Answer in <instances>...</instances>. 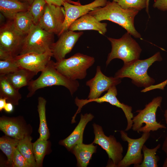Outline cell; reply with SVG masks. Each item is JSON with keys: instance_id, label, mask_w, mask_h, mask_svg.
<instances>
[{"instance_id": "d590c367", "label": "cell", "mask_w": 167, "mask_h": 167, "mask_svg": "<svg viewBox=\"0 0 167 167\" xmlns=\"http://www.w3.org/2000/svg\"><path fill=\"white\" fill-rule=\"evenodd\" d=\"M13 57H14L8 52L0 49V60H6Z\"/></svg>"}, {"instance_id": "5b68a950", "label": "cell", "mask_w": 167, "mask_h": 167, "mask_svg": "<svg viewBox=\"0 0 167 167\" xmlns=\"http://www.w3.org/2000/svg\"><path fill=\"white\" fill-rule=\"evenodd\" d=\"M95 62L94 57L78 53L55 62L57 69L69 79L76 80L86 77L88 69Z\"/></svg>"}, {"instance_id": "d6986e66", "label": "cell", "mask_w": 167, "mask_h": 167, "mask_svg": "<svg viewBox=\"0 0 167 167\" xmlns=\"http://www.w3.org/2000/svg\"><path fill=\"white\" fill-rule=\"evenodd\" d=\"M97 148V146H95L93 143L88 144L83 143L73 147L70 151L76 158L77 166L87 167L92 154L96 152Z\"/></svg>"}, {"instance_id": "484cf974", "label": "cell", "mask_w": 167, "mask_h": 167, "mask_svg": "<svg viewBox=\"0 0 167 167\" xmlns=\"http://www.w3.org/2000/svg\"><path fill=\"white\" fill-rule=\"evenodd\" d=\"M46 101L43 97L38 98V111L40 118V125L38 132L39 138L47 140L48 138L49 132L47 127L46 118L45 106Z\"/></svg>"}, {"instance_id": "5bb4252c", "label": "cell", "mask_w": 167, "mask_h": 167, "mask_svg": "<svg viewBox=\"0 0 167 167\" xmlns=\"http://www.w3.org/2000/svg\"><path fill=\"white\" fill-rule=\"evenodd\" d=\"M121 82V79L114 77H108L101 71L100 66H97L95 75L86 83L89 87L90 91L88 99H94L101 96L104 92L113 86H116Z\"/></svg>"}, {"instance_id": "9c48e42d", "label": "cell", "mask_w": 167, "mask_h": 167, "mask_svg": "<svg viewBox=\"0 0 167 167\" xmlns=\"http://www.w3.org/2000/svg\"><path fill=\"white\" fill-rule=\"evenodd\" d=\"M117 90L115 86L109 88L107 92L103 96L94 99H79L76 97L75 100V104L78 106V109L75 114L72 118L71 122H75V118L77 114L80 112L82 107L86 104L92 102L99 103L104 102L109 103L112 105L115 106L122 109L125 115L127 121V126L125 130L127 131L132 129L133 125L132 119L134 117L132 112V108L131 106L121 103L117 99Z\"/></svg>"}, {"instance_id": "60d3db41", "label": "cell", "mask_w": 167, "mask_h": 167, "mask_svg": "<svg viewBox=\"0 0 167 167\" xmlns=\"http://www.w3.org/2000/svg\"><path fill=\"white\" fill-rule=\"evenodd\" d=\"M164 116L165 118V122L167 125V109L165 111Z\"/></svg>"}, {"instance_id": "d4e9b609", "label": "cell", "mask_w": 167, "mask_h": 167, "mask_svg": "<svg viewBox=\"0 0 167 167\" xmlns=\"http://www.w3.org/2000/svg\"><path fill=\"white\" fill-rule=\"evenodd\" d=\"M32 138L27 135L19 140L17 148L32 167L37 166L35 159Z\"/></svg>"}, {"instance_id": "836d02e7", "label": "cell", "mask_w": 167, "mask_h": 167, "mask_svg": "<svg viewBox=\"0 0 167 167\" xmlns=\"http://www.w3.org/2000/svg\"><path fill=\"white\" fill-rule=\"evenodd\" d=\"M47 3L61 6L64 3L67 2L75 5H81L79 1H74L71 0H45Z\"/></svg>"}, {"instance_id": "f1b7e54d", "label": "cell", "mask_w": 167, "mask_h": 167, "mask_svg": "<svg viewBox=\"0 0 167 167\" xmlns=\"http://www.w3.org/2000/svg\"><path fill=\"white\" fill-rule=\"evenodd\" d=\"M47 4L45 0H34L28 10L31 15L33 24L37 25L42 16Z\"/></svg>"}, {"instance_id": "2e32d148", "label": "cell", "mask_w": 167, "mask_h": 167, "mask_svg": "<svg viewBox=\"0 0 167 167\" xmlns=\"http://www.w3.org/2000/svg\"><path fill=\"white\" fill-rule=\"evenodd\" d=\"M83 32H76L68 30L59 36L57 41L54 43L51 51L54 57L58 62L65 58L66 55L72 50Z\"/></svg>"}, {"instance_id": "b9f144b4", "label": "cell", "mask_w": 167, "mask_h": 167, "mask_svg": "<svg viewBox=\"0 0 167 167\" xmlns=\"http://www.w3.org/2000/svg\"><path fill=\"white\" fill-rule=\"evenodd\" d=\"M29 5H31L33 2L34 0H24Z\"/></svg>"}, {"instance_id": "8992f818", "label": "cell", "mask_w": 167, "mask_h": 167, "mask_svg": "<svg viewBox=\"0 0 167 167\" xmlns=\"http://www.w3.org/2000/svg\"><path fill=\"white\" fill-rule=\"evenodd\" d=\"M54 34L45 30L38 25L33 24L24 39L19 55L52 51L54 43Z\"/></svg>"}, {"instance_id": "44dd1931", "label": "cell", "mask_w": 167, "mask_h": 167, "mask_svg": "<svg viewBox=\"0 0 167 167\" xmlns=\"http://www.w3.org/2000/svg\"><path fill=\"white\" fill-rule=\"evenodd\" d=\"M37 74L26 69L20 67L15 72L5 75L8 81L16 89L28 86Z\"/></svg>"}, {"instance_id": "7a4b0ae2", "label": "cell", "mask_w": 167, "mask_h": 167, "mask_svg": "<svg viewBox=\"0 0 167 167\" xmlns=\"http://www.w3.org/2000/svg\"><path fill=\"white\" fill-rule=\"evenodd\" d=\"M55 62L50 60L36 79L32 80L28 86L27 97L32 96L41 88L53 86H62L67 88L72 95L79 86L78 81L70 79L60 72L55 66Z\"/></svg>"}, {"instance_id": "52a82bcc", "label": "cell", "mask_w": 167, "mask_h": 167, "mask_svg": "<svg viewBox=\"0 0 167 167\" xmlns=\"http://www.w3.org/2000/svg\"><path fill=\"white\" fill-rule=\"evenodd\" d=\"M162 100L161 96L155 97L146 104L144 109L136 111L138 113L132 119V129L133 131L143 133L166 128L164 125L158 122L156 120V112L158 107H161Z\"/></svg>"}, {"instance_id": "9a60e30c", "label": "cell", "mask_w": 167, "mask_h": 167, "mask_svg": "<svg viewBox=\"0 0 167 167\" xmlns=\"http://www.w3.org/2000/svg\"><path fill=\"white\" fill-rule=\"evenodd\" d=\"M52 57V53L50 51L42 54L32 53L18 55L14 58L20 67L37 74L45 69Z\"/></svg>"}, {"instance_id": "4dcf8cb0", "label": "cell", "mask_w": 167, "mask_h": 167, "mask_svg": "<svg viewBox=\"0 0 167 167\" xmlns=\"http://www.w3.org/2000/svg\"><path fill=\"white\" fill-rule=\"evenodd\" d=\"M20 67L14 57L0 60V75H5L13 72Z\"/></svg>"}, {"instance_id": "6da1fadb", "label": "cell", "mask_w": 167, "mask_h": 167, "mask_svg": "<svg viewBox=\"0 0 167 167\" xmlns=\"http://www.w3.org/2000/svg\"><path fill=\"white\" fill-rule=\"evenodd\" d=\"M139 11L134 8L123 9L117 2L109 1L105 6L96 7L88 13L99 21L108 20L118 24L135 38H140L134 24L135 17Z\"/></svg>"}, {"instance_id": "8d00e7d4", "label": "cell", "mask_w": 167, "mask_h": 167, "mask_svg": "<svg viewBox=\"0 0 167 167\" xmlns=\"http://www.w3.org/2000/svg\"><path fill=\"white\" fill-rule=\"evenodd\" d=\"M14 109L13 104L10 102H6L4 107V110L6 112L10 113L12 112Z\"/></svg>"}, {"instance_id": "83f0119b", "label": "cell", "mask_w": 167, "mask_h": 167, "mask_svg": "<svg viewBox=\"0 0 167 167\" xmlns=\"http://www.w3.org/2000/svg\"><path fill=\"white\" fill-rule=\"evenodd\" d=\"M19 140L6 136L0 139V148L7 157L8 161L10 164H12L14 153Z\"/></svg>"}, {"instance_id": "30bf717a", "label": "cell", "mask_w": 167, "mask_h": 167, "mask_svg": "<svg viewBox=\"0 0 167 167\" xmlns=\"http://www.w3.org/2000/svg\"><path fill=\"white\" fill-rule=\"evenodd\" d=\"M120 133L122 139L128 143V148L126 154L117 167H128L131 165L136 167L143 161V155L141 151L144 143L150 137V133H143L141 137L134 139L129 137L124 131H121Z\"/></svg>"}, {"instance_id": "ab89813d", "label": "cell", "mask_w": 167, "mask_h": 167, "mask_svg": "<svg viewBox=\"0 0 167 167\" xmlns=\"http://www.w3.org/2000/svg\"><path fill=\"white\" fill-rule=\"evenodd\" d=\"M150 0H146V11L149 15V4Z\"/></svg>"}, {"instance_id": "d6a6232c", "label": "cell", "mask_w": 167, "mask_h": 167, "mask_svg": "<svg viewBox=\"0 0 167 167\" xmlns=\"http://www.w3.org/2000/svg\"><path fill=\"white\" fill-rule=\"evenodd\" d=\"M12 164L14 167H32L19 152L17 147L14 153Z\"/></svg>"}, {"instance_id": "ffe728a7", "label": "cell", "mask_w": 167, "mask_h": 167, "mask_svg": "<svg viewBox=\"0 0 167 167\" xmlns=\"http://www.w3.org/2000/svg\"><path fill=\"white\" fill-rule=\"evenodd\" d=\"M30 5L19 0H0V11L7 19L12 20L18 13L28 10Z\"/></svg>"}, {"instance_id": "603a6c76", "label": "cell", "mask_w": 167, "mask_h": 167, "mask_svg": "<svg viewBox=\"0 0 167 167\" xmlns=\"http://www.w3.org/2000/svg\"><path fill=\"white\" fill-rule=\"evenodd\" d=\"M0 129L6 135L19 140L28 135L22 126L11 119H1Z\"/></svg>"}, {"instance_id": "7bdbcfd3", "label": "cell", "mask_w": 167, "mask_h": 167, "mask_svg": "<svg viewBox=\"0 0 167 167\" xmlns=\"http://www.w3.org/2000/svg\"><path fill=\"white\" fill-rule=\"evenodd\" d=\"M162 166L163 167H167V157L164 162Z\"/></svg>"}, {"instance_id": "e575fe53", "label": "cell", "mask_w": 167, "mask_h": 167, "mask_svg": "<svg viewBox=\"0 0 167 167\" xmlns=\"http://www.w3.org/2000/svg\"><path fill=\"white\" fill-rule=\"evenodd\" d=\"M153 6L161 11H167V0H155Z\"/></svg>"}, {"instance_id": "cb8c5ba5", "label": "cell", "mask_w": 167, "mask_h": 167, "mask_svg": "<svg viewBox=\"0 0 167 167\" xmlns=\"http://www.w3.org/2000/svg\"><path fill=\"white\" fill-rule=\"evenodd\" d=\"M12 20L15 30L24 36L28 33L34 24L32 17L28 11L18 13Z\"/></svg>"}, {"instance_id": "3957f363", "label": "cell", "mask_w": 167, "mask_h": 167, "mask_svg": "<svg viewBox=\"0 0 167 167\" xmlns=\"http://www.w3.org/2000/svg\"><path fill=\"white\" fill-rule=\"evenodd\" d=\"M162 60L160 53L158 52L147 59L142 60L138 59L124 64L122 67L116 73L114 77L120 79L129 78L136 86L148 88L155 82V80L148 74L149 67L155 62L161 61Z\"/></svg>"}, {"instance_id": "e0dca14e", "label": "cell", "mask_w": 167, "mask_h": 167, "mask_svg": "<svg viewBox=\"0 0 167 167\" xmlns=\"http://www.w3.org/2000/svg\"><path fill=\"white\" fill-rule=\"evenodd\" d=\"M107 26L106 23L101 22L88 13L73 22L70 26L68 30L73 31L94 30L104 35L107 32Z\"/></svg>"}, {"instance_id": "ac0fdd59", "label": "cell", "mask_w": 167, "mask_h": 167, "mask_svg": "<svg viewBox=\"0 0 167 167\" xmlns=\"http://www.w3.org/2000/svg\"><path fill=\"white\" fill-rule=\"evenodd\" d=\"M94 116L91 113L81 114L79 123L72 133L66 138L61 140L60 143L65 146L69 151L75 145L83 143V134L85 128Z\"/></svg>"}, {"instance_id": "f35d334b", "label": "cell", "mask_w": 167, "mask_h": 167, "mask_svg": "<svg viewBox=\"0 0 167 167\" xmlns=\"http://www.w3.org/2000/svg\"><path fill=\"white\" fill-rule=\"evenodd\" d=\"M162 149L165 152L167 157V136L163 143Z\"/></svg>"}, {"instance_id": "8fae6325", "label": "cell", "mask_w": 167, "mask_h": 167, "mask_svg": "<svg viewBox=\"0 0 167 167\" xmlns=\"http://www.w3.org/2000/svg\"><path fill=\"white\" fill-rule=\"evenodd\" d=\"M25 36L15 30L11 20L0 28V49L8 52L14 57L19 55Z\"/></svg>"}, {"instance_id": "ba28073f", "label": "cell", "mask_w": 167, "mask_h": 167, "mask_svg": "<svg viewBox=\"0 0 167 167\" xmlns=\"http://www.w3.org/2000/svg\"><path fill=\"white\" fill-rule=\"evenodd\" d=\"M92 126L95 135L92 143L98 144L104 149L110 160L106 167H117L123 158L122 145L113 135L106 136L101 126L95 123Z\"/></svg>"}, {"instance_id": "277c9868", "label": "cell", "mask_w": 167, "mask_h": 167, "mask_svg": "<svg viewBox=\"0 0 167 167\" xmlns=\"http://www.w3.org/2000/svg\"><path fill=\"white\" fill-rule=\"evenodd\" d=\"M127 32L121 38L108 37L112 46L106 62V66L115 58L122 60L126 64L139 59L142 49L139 44Z\"/></svg>"}, {"instance_id": "4316f807", "label": "cell", "mask_w": 167, "mask_h": 167, "mask_svg": "<svg viewBox=\"0 0 167 167\" xmlns=\"http://www.w3.org/2000/svg\"><path fill=\"white\" fill-rule=\"evenodd\" d=\"M161 147L158 144L155 148L150 149L144 145L142 148L143 153V159L142 163L136 167H157L158 162L160 160L159 156L156 155L157 150Z\"/></svg>"}, {"instance_id": "ee69618b", "label": "cell", "mask_w": 167, "mask_h": 167, "mask_svg": "<svg viewBox=\"0 0 167 167\" xmlns=\"http://www.w3.org/2000/svg\"><path fill=\"white\" fill-rule=\"evenodd\" d=\"M113 1L118 2L119 0H113Z\"/></svg>"}, {"instance_id": "f546056e", "label": "cell", "mask_w": 167, "mask_h": 167, "mask_svg": "<svg viewBox=\"0 0 167 167\" xmlns=\"http://www.w3.org/2000/svg\"><path fill=\"white\" fill-rule=\"evenodd\" d=\"M48 144L47 140L39 138L32 143L34 156L37 166H41L42 164Z\"/></svg>"}, {"instance_id": "74e56055", "label": "cell", "mask_w": 167, "mask_h": 167, "mask_svg": "<svg viewBox=\"0 0 167 167\" xmlns=\"http://www.w3.org/2000/svg\"><path fill=\"white\" fill-rule=\"evenodd\" d=\"M6 100L4 98L0 97V111H2L4 109L6 103Z\"/></svg>"}, {"instance_id": "1f68e13d", "label": "cell", "mask_w": 167, "mask_h": 167, "mask_svg": "<svg viewBox=\"0 0 167 167\" xmlns=\"http://www.w3.org/2000/svg\"><path fill=\"white\" fill-rule=\"evenodd\" d=\"M117 3L123 9L134 8L139 11L146 6V0H119Z\"/></svg>"}, {"instance_id": "4fadbf2b", "label": "cell", "mask_w": 167, "mask_h": 167, "mask_svg": "<svg viewBox=\"0 0 167 167\" xmlns=\"http://www.w3.org/2000/svg\"><path fill=\"white\" fill-rule=\"evenodd\" d=\"M65 14L63 7L47 3L37 25L45 30L58 35L64 20Z\"/></svg>"}, {"instance_id": "7402d4cb", "label": "cell", "mask_w": 167, "mask_h": 167, "mask_svg": "<svg viewBox=\"0 0 167 167\" xmlns=\"http://www.w3.org/2000/svg\"><path fill=\"white\" fill-rule=\"evenodd\" d=\"M0 97L5 98L9 102L17 105L22 96L8 81L4 75H0Z\"/></svg>"}, {"instance_id": "7c38bea8", "label": "cell", "mask_w": 167, "mask_h": 167, "mask_svg": "<svg viewBox=\"0 0 167 167\" xmlns=\"http://www.w3.org/2000/svg\"><path fill=\"white\" fill-rule=\"evenodd\" d=\"M107 1V0H95L90 3L83 5L64 3L63 6L65 11V19L58 36H59L68 30L70 25L75 20L96 7L105 6Z\"/></svg>"}]
</instances>
